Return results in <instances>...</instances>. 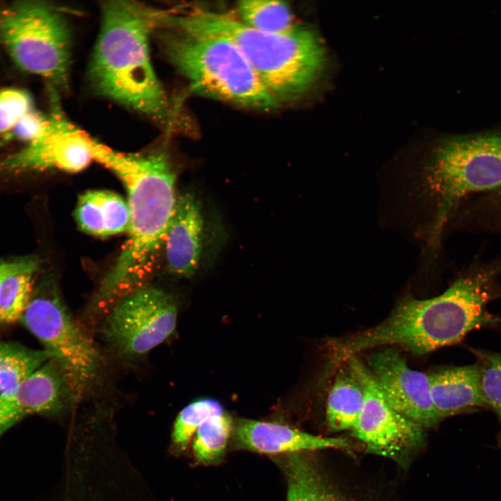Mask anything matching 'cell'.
<instances>
[{"label":"cell","instance_id":"1","mask_svg":"<svg viewBox=\"0 0 501 501\" xmlns=\"http://www.w3.org/2000/svg\"><path fill=\"white\" fill-rule=\"evenodd\" d=\"M501 297V283L490 265L472 262L440 294L419 299L407 296L375 326L333 340L331 358L338 366L352 356L382 347H399L425 355L461 341L482 327L501 324L487 307Z\"/></svg>","mask_w":501,"mask_h":501},{"label":"cell","instance_id":"2","mask_svg":"<svg viewBox=\"0 0 501 501\" xmlns=\"http://www.w3.org/2000/svg\"><path fill=\"white\" fill-rule=\"evenodd\" d=\"M94 160L121 180L130 213L127 237L92 301L94 312L104 316L117 303L148 286L163 253L178 196L176 174L164 152L123 153L96 140Z\"/></svg>","mask_w":501,"mask_h":501},{"label":"cell","instance_id":"3","mask_svg":"<svg viewBox=\"0 0 501 501\" xmlns=\"http://www.w3.org/2000/svg\"><path fill=\"white\" fill-rule=\"evenodd\" d=\"M154 7L132 1H105L89 67L95 90L149 117L168 132L180 129V111L151 63L149 42Z\"/></svg>","mask_w":501,"mask_h":501},{"label":"cell","instance_id":"4","mask_svg":"<svg viewBox=\"0 0 501 501\" xmlns=\"http://www.w3.org/2000/svg\"><path fill=\"white\" fill-rule=\"evenodd\" d=\"M165 14L182 26L232 41L280 105L305 95L323 70L325 50L317 33L309 28L297 26L285 33H267L246 26L230 14L196 6L167 7Z\"/></svg>","mask_w":501,"mask_h":501},{"label":"cell","instance_id":"5","mask_svg":"<svg viewBox=\"0 0 501 501\" xmlns=\"http://www.w3.org/2000/svg\"><path fill=\"white\" fill-rule=\"evenodd\" d=\"M152 36L167 61L201 95L265 111L280 106L225 37L178 24L160 8H155Z\"/></svg>","mask_w":501,"mask_h":501},{"label":"cell","instance_id":"6","mask_svg":"<svg viewBox=\"0 0 501 501\" xmlns=\"http://www.w3.org/2000/svg\"><path fill=\"white\" fill-rule=\"evenodd\" d=\"M501 188V132L438 143L419 173L418 189L431 210L427 247L435 255L444 230L470 199Z\"/></svg>","mask_w":501,"mask_h":501},{"label":"cell","instance_id":"7","mask_svg":"<svg viewBox=\"0 0 501 501\" xmlns=\"http://www.w3.org/2000/svg\"><path fill=\"white\" fill-rule=\"evenodd\" d=\"M0 38L14 63L65 89L70 66V37L65 19L56 8L25 1L0 10Z\"/></svg>","mask_w":501,"mask_h":501},{"label":"cell","instance_id":"8","mask_svg":"<svg viewBox=\"0 0 501 501\" xmlns=\"http://www.w3.org/2000/svg\"><path fill=\"white\" fill-rule=\"evenodd\" d=\"M21 321L60 365L73 398L88 392L97 380L101 357L56 293L32 296Z\"/></svg>","mask_w":501,"mask_h":501},{"label":"cell","instance_id":"9","mask_svg":"<svg viewBox=\"0 0 501 501\" xmlns=\"http://www.w3.org/2000/svg\"><path fill=\"white\" fill-rule=\"evenodd\" d=\"M177 312L170 294L148 285L117 303L104 316L101 332L120 353L141 356L172 335Z\"/></svg>","mask_w":501,"mask_h":501},{"label":"cell","instance_id":"10","mask_svg":"<svg viewBox=\"0 0 501 501\" xmlns=\"http://www.w3.org/2000/svg\"><path fill=\"white\" fill-rule=\"evenodd\" d=\"M364 390V404L352 430L366 451L401 460L423 441L424 428L396 411L388 403L367 365L358 357L347 360Z\"/></svg>","mask_w":501,"mask_h":501},{"label":"cell","instance_id":"11","mask_svg":"<svg viewBox=\"0 0 501 501\" xmlns=\"http://www.w3.org/2000/svg\"><path fill=\"white\" fill-rule=\"evenodd\" d=\"M44 133L1 164L5 170L58 169L77 173L94 160L95 139L72 124L61 112L55 92Z\"/></svg>","mask_w":501,"mask_h":501},{"label":"cell","instance_id":"12","mask_svg":"<svg viewBox=\"0 0 501 501\" xmlns=\"http://www.w3.org/2000/svg\"><path fill=\"white\" fill-rule=\"evenodd\" d=\"M365 360L392 408L423 428L434 427L440 422L431 397L429 374L411 368L400 353L391 347L366 354Z\"/></svg>","mask_w":501,"mask_h":501},{"label":"cell","instance_id":"13","mask_svg":"<svg viewBox=\"0 0 501 501\" xmlns=\"http://www.w3.org/2000/svg\"><path fill=\"white\" fill-rule=\"evenodd\" d=\"M72 399L61 367L49 360L17 386L0 393V436L24 418L58 411Z\"/></svg>","mask_w":501,"mask_h":501},{"label":"cell","instance_id":"14","mask_svg":"<svg viewBox=\"0 0 501 501\" xmlns=\"http://www.w3.org/2000/svg\"><path fill=\"white\" fill-rule=\"evenodd\" d=\"M205 232L199 200L189 192L180 196L164 244L163 255L170 273L184 278L195 274L201 260Z\"/></svg>","mask_w":501,"mask_h":501},{"label":"cell","instance_id":"15","mask_svg":"<svg viewBox=\"0 0 501 501\" xmlns=\"http://www.w3.org/2000/svg\"><path fill=\"white\" fill-rule=\"evenodd\" d=\"M233 429L239 448L261 454H286L353 447L344 438L315 436L275 422L239 419Z\"/></svg>","mask_w":501,"mask_h":501},{"label":"cell","instance_id":"16","mask_svg":"<svg viewBox=\"0 0 501 501\" xmlns=\"http://www.w3.org/2000/svg\"><path fill=\"white\" fill-rule=\"evenodd\" d=\"M431 393L441 420L487 408L477 363L439 368L429 373Z\"/></svg>","mask_w":501,"mask_h":501},{"label":"cell","instance_id":"17","mask_svg":"<svg viewBox=\"0 0 501 501\" xmlns=\"http://www.w3.org/2000/svg\"><path fill=\"white\" fill-rule=\"evenodd\" d=\"M74 216L81 231L96 237L127 233L129 227L127 201L109 191H88L81 194Z\"/></svg>","mask_w":501,"mask_h":501},{"label":"cell","instance_id":"18","mask_svg":"<svg viewBox=\"0 0 501 501\" xmlns=\"http://www.w3.org/2000/svg\"><path fill=\"white\" fill-rule=\"evenodd\" d=\"M287 480L286 501H351L335 490L305 452L280 460Z\"/></svg>","mask_w":501,"mask_h":501},{"label":"cell","instance_id":"19","mask_svg":"<svg viewBox=\"0 0 501 501\" xmlns=\"http://www.w3.org/2000/svg\"><path fill=\"white\" fill-rule=\"evenodd\" d=\"M337 367L326 401V423L331 431H352L363 407L364 390L347 361Z\"/></svg>","mask_w":501,"mask_h":501},{"label":"cell","instance_id":"20","mask_svg":"<svg viewBox=\"0 0 501 501\" xmlns=\"http://www.w3.org/2000/svg\"><path fill=\"white\" fill-rule=\"evenodd\" d=\"M54 356L49 351L0 340V393L17 386Z\"/></svg>","mask_w":501,"mask_h":501},{"label":"cell","instance_id":"21","mask_svg":"<svg viewBox=\"0 0 501 501\" xmlns=\"http://www.w3.org/2000/svg\"><path fill=\"white\" fill-rule=\"evenodd\" d=\"M38 264L26 260L19 269L7 276L0 284V324L21 321L33 292V276Z\"/></svg>","mask_w":501,"mask_h":501},{"label":"cell","instance_id":"22","mask_svg":"<svg viewBox=\"0 0 501 501\" xmlns=\"http://www.w3.org/2000/svg\"><path fill=\"white\" fill-rule=\"evenodd\" d=\"M237 13L241 22L263 32L285 33L297 26L291 9L283 1H242L238 3Z\"/></svg>","mask_w":501,"mask_h":501},{"label":"cell","instance_id":"23","mask_svg":"<svg viewBox=\"0 0 501 501\" xmlns=\"http://www.w3.org/2000/svg\"><path fill=\"white\" fill-rule=\"evenodd\" d=\"M460 228L474 234L501 235V188L475 197L456 216Z\"/></svg>","mask_w":501,"mask_h":501},{"label":"cell","instance_id":"24","mask_svg":"<svg viewBox=\"0 0 501 501\" xmlns=\"http://www.w3.org/2000/svg\"><path fill=\"white\" fill-rule=\"evenodd\" d=\"M234 423L231 416L223 411L205 420L193 436V452L198 462L212 465L225 454Z\"/></svg>","mask_w":501,"mask_h":501},{"label":"cell","instance_id":"25","mask_svg":"<svg viewBox=\"0 0 501 501\" xmlns=\"http://www.w3.org/2000/svg\"><path fill=\"white\" fill-rule=\"evenodd\" d=\"M223 411L216 400L203 399L191 403L177 415L173 427L172 443L179 451L184 450L199 427L210 417Z\"/></svg>","mask_w":501,"mask_h":501},{"label":"cell","instance_id":"26","mask_svg":"<svg viewBox=\"0 0 501 501\" xmlns=\"http://www.w3.org/2000/svg\"><path fill=\"white\" fill-rule=\"evenodd\" d=\"M477 358L482 395L487 406L495 413L500 429L497 445L501 447V353L473 349Z\"/></svg>","mask_w":501,"mask_h":501},{"label":"cell","instance_id":"27","mask_svg":"<svg viewBox=\"0 0 501 501\" xmlns=\"http://www.w3.org/2000/svg\"><path fill=\"white\" fill-rule=\"evenodd\" d=\"M33 110L27 91L17 88L0 90V136H10L19 120Z\"/></svg>","mask_w":501,"mask_h":501},{"label":"cell","instance_id":"28","mask_svg":"<svg viewBox=\"0 0 501 501\" xmlns=\"http://www.w3.org/2000/svg\"><path fill=\"white\" fill-rule=\"evenodd\" d=\"M49 122L48 115L31 110L23 116L13 128L10 136L29 143L37 139L45 131Z\"/></svg>","mask_w":501,"mask_h":501},{"label":"cell","instance_id":"29","mask_svg":"<svg viewBox=\"0 0 501 501\" xmlns=\"http://www.w3.org/2000/svg\"><path fill=\"white\" fill-rule=\"evenodd\" d=\"M26 261L0 262V284L7 276L22 267Z\"/></svg>","mask_w":501,"mask_h":501}]
</instances>
